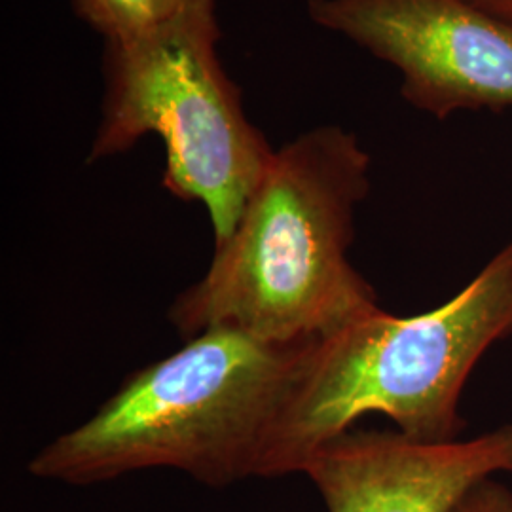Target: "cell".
I'll return each mask as SVG.
<instances>
[{
    "mask_svg": "<svg viewBox=\"0 0 512 512\" xmlns=\"http://www.w3.org/2000/svg\"><path fill=\"white\" fill-rule=\"evenodd\" d=\"M370 192L359 137L321 126L275 150L232 236L167 311L184 340L230 325L272 342L321 340L378 310L349 260L355 211Z\"/></svg>",
    "mask_w": 512,
    "mask_h": 512,
    "instance_id": "obj_1",
    "label": "cell"
},
{
    "mask_svg": "<svg viewBox=\"0 0 512 512\" xmlns=\"http://www.w3.org/2000/svg\"><path fill=\"white\" fill-rule=\"evenodd\" d=\"M319 340L272 342L219 325L133 370L90 420L48 442L27 471L90 486L177 469L209 488L258 476L281 406Z\"/></svg>",
    "mask_w": 512,
    "mask_h": 512,
    "instance_id": "obj_2",
    "label": "cell"
},
{
    "mask_svg": "<svg viewBox=\"0 0 512 512\" xmlns=\"http://www.w3.org/2000/svg\"><path fill=\"white\" fill-rule=\"evenodd\" d=\"M512 336V239L454 298L399 317L378 308L321 338L281 406L258 478L302 473L311 454L384 414L410 439L458 440L473 370Z\"/></svg>",
    "mask_w": 512,
    "mask_h": 512,
    "instance_id": "obj_3",
    "label": "cell"
},
{
    "mask_svg": "<svg viewBox=\"0 0 512 512\" xmlns=\"http://www.w3.org/2000/svg\"><path fill=\"white\" fill-rule=\"evenodd\" d=\"M219 38L215 0H190L160 27L107 42L101 122L88 158L118 156L158 135L165 190L202 203L215 247L232 236L275 152L243 112L220 65Z\"/></svg>",
    "mask_w": 512,
    "mask_h": 512,
    "instance_id": "obj_4",
    "label": "cell"
},
{
    "mask_svg": "<svg viewBox=\"0 0 512 512\" xmlns=\"http://www.w3.org/2000/svg\"><path fill=\"white\" fill-rule=\"evenodd\" d=\"M308 14L395 67L404 99L439 120L512 109V23L465 0H310Z\"/></svg>",
    "mask_w": 512,
    "mask_h": 512,
    "instance_id": "obj_5",
    "label": "cell"
},
{
    "mask_svg": "<svg viewBox=\"0 0 512 512\" xmlns=\"http://www.w3.org/2000/svg\"><path fill=\"white\" fill-rule=\"evenodd\" d=\"M501 473H512V423L450 442L353 427L319 446L302 471L327 512H450Z\"/></svg>",
    "mask_w": 512,
    "mask_h": 512,
    "instance_id": "obj_6",
    "label": "cell"
},
{
    "mask_svg": "<svg viewBox=\"0 0 512 512\" xmlns=\"http://www.w3.org/2000/svg\"><path fill=\"white\" fill-rule=\"evenodd\" d=\"M190 0H73L74 10L107 42L139 37L175 18Z\"/></svg>",
    "mask_w": 512,
    "mask_h": 512,
    "instance_id": "obj_7",
    "label": "cell"
},
{
    "mask_svg": "<svg viewBox=\"0 0 512 512\" xmlns=\"http://www.w3.org/2000/svg\"><path fill=\"white\" fill-rule=\"evenodd\" d=\"M450 512H512V492L503 482L490 478L461 497Z\"/></svg>",
    "mask_w": 512,
    "mask_h": 512,
    "instance_id": "obj_8",
    "label": "cell"
},
{
    "mask_svg": "<svg viewBox=\"0 0 512 512\" xmlns=\"http://www.w3.org/2000/svg\"><path fill=\"white\" fill-rule=\"evenodd\" d=\"M495 18L512 23V0H465Z\"/></svg>",
    "mask_w": 512,
    "mask_h": 512,
    "instance_id": "obj_9",
    "label": "cell"
}]
</instances>
